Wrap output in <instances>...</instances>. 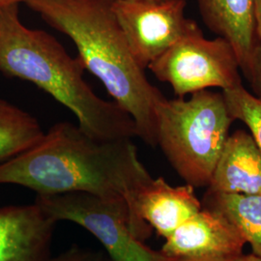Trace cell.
I'll return each mask as SVG.
<instances>
[{"label":"cell","instance_id":"obj_10","mask_svg":"<svg viewBox=\"0 0 261 261\" xmlns=\"http://www.w3.org/2000/svg\"><path fill=\"white\" fill-rule=\"evenodd\" d=\"M56 224L35 203L0 206V261H47Z\"/></svg>","mask_w":261,"mask_h":261},{"label":"cell","instance_id":"obj_2","mask_svg":"<svg viewBox=\"0 0 261 261\" xmlns=\"http://www.w3.org/2000/svg\"><path fill=\"white\" fill-rule=\"evenodd\" d=\"M113 0H23L48 25L75 43L84 69L136 124L138 137L156 146L155 108L164 98L130 54L112 10Z\"/></svg>","mask_w":261,"mask_h":261},{"label":"cell","instance_id":"obj_9","mask_svg":"<svg viewBox=\"0 0 261 261\" xmlns=\"http://www.w3.org/2000/svg\"><path fill=\"white\" fill-rule=\"evenodd\" d=\"M246 244L225 216L202 207L166 238L161 252L172 258L236 257Z\"/></svg>","mask_w":261,"mask_h":261},{"label":"cell","instance_id":"obj_17","mask_svg":"<svg viewBox=\"0 0 261 261\" xmlns=\"http://www.w3.org/2000/svg\"><path fill=\"white\" fill-rule=\"evenodd\" d=\"M47 261H111V259L103 252L73 246L56 257L47 258Z\"/></svg>","mask_w":261,"mask_h":261},{"label":"cell","instance_id":"obj_13","mask_svg":"<svg viewBox=\"0 0 261 261\" xmlns=\"http://www.w3.org/2000/svg\"><path fill=\"white\" fill-rule=\"evenodd\" d=\"M204 207L225 216L252 247V253L261 257V196L215 193L207 190Z\"/></svg>","mask_w":261,"mask_h":261},{"label":"cell","instance_id":"obj_7","mask_svg":"<svg viewBox=\"0 0 261 261\" xmlns=\"http://www.w3.org/2000/svg\"><path fill=\"white\" fill-rule=\"evenodd\" d=\"M186 0H113V13L140 68L145 70L180 39L201 30L186 17Z\"/></svg>","mask_w":261,"mask_h":261},{"label":"cell","instance_id":"obj_16","mask_svg":"<svg viewBox=\"0 0 261 261\" xmlns=\"http://www.w3.org/2000/svg\"><path fill=\"white\" fill-rule=\"evenodd\" d=\"M252 88V94L261 101V44L255 46L247 69L243 72Z\"/></svg>","mask_w":261,"mask_h":261},{"label":"cell","instance_id":"obj_6","mask_svg":"<svg viewBox=\"0 0 261 261\" xmlns=\"http://www.w3.org/2000/svg\"><path fill=\"white\" fill-rule=\"evenodd\" d=\"M148 69L159 81L169 84L178 98L209 88L226 91L242 85L231 44L222 37L206 39L202 30L180 39Z\"/></svg>","mask_w":261,"mask_h":261},{"label":"cell","instance_id":"obj_14","mask_svg":"<svg viewBox=\"0 0 261 261\" xmlns=\"http://www.w3.org/2000/svg\"><path fill=\"white\" fill-rule=\"evenodd\" d=\"M44 135L35 117L0 99V165L31 148Z\"/></svg>","mask_w":261,"mask_h":261},{"label":"cell","instance_id":"obj_22","mask_svg":"<svg viewBox=\"0 0 261 261\" xmlns=\"http://www.w3.org/2000/svg\"><path fill=\"white\" fill-rule=\"evenodd\" d=\"M152 1H166V0H152Z\"/></svg>","mask_w":261,"mask_h":261},{"label":"cell","instance_id":"obj_8","mask_svg":"<svg viewBox=\"0 0 261 261\" xmlns=\"http://www.w3.org/2000/svg\"><path fill=\"white\" fill-rule=\"evenodd\" d=\"M201 202L191 185L173 187L164 178H150L136 192L132 202L134 233L144 241L152 229L165 239L180 224L199 212Z\"/></svg>","mask_w":261,"mask_h":261},{"label":"cell","instance_id":"obj_15","mask_svg":"<svg viewBox=\"0 0 261 261\" xmlns=\"http://www.w3.org/2000/svg\"><path fill=\"white\" fill-rule=\"evenodd\" d=\"M234 120L243 122L252 134L261 151V101L240 85L222 91Z\"/></svg>","mask_w":261,"mask_h":261},{"label":"cell","instance_id":"obj_19","mask_svg":"<svg viewBox=\"0 0 261 261\" xmlns=\"http://www.w3.org/2000/svg\"><path fill=\"white\" fill-rule=\"evenodd\" d=\"M240 256H236V257H213V258H172V261H238Z\"/></svg>","mask_w":261,"mask_h":261},{"label":"cell","instance_id":"obj_5","mask_svg":"<svg viewBox=\"0 0 261 261\" xmlns=\"http://www.w3.org/2000/svg\"><path fill=\"white\" fill-rule=\"evenodd\" d=\"M34 203L56 223L72 222L93 234L111 261H172V257L150 249L134 235L125 200L75 192L37 195Z\"/></svg>","mask_w":261,"mask_h":261},{"label":"cell","instance_id":"obj_1","mask_svg":"<svg viewBox=\"0 0 261 261\" xmlns=\"http://www.w3.org/2000/svg\"><path fill=\"white\" fill-rule=\"evenodd\" d=\"M151 177L130 139L99 140L67 121L0 165V185L25 187L37 195L82 192L125 200L132 231L133 197Z\"/></svg>","mask_w":261,"mask_h":261},{"label":"cell","instance_id":"obj_12","mask_svg":"<svg viewBox=\"0 0 261 261\" xmlns=\"http://www.w3.org/2000/svg\"><path fill=\"white\" fill-rule=\"evenodd\" d=\"M207 28L228 41L244 72L257 45L252 0H196Z\"/></svg>","mask_w":261,"mask_h":261},{"label":"cell","instance_id":"obj_11","mask_svg":"<svg viewBox=\"0 0 261 261\" xmlns=\"http://www.w3.org/2000/svg\"><path fill=\"white\" fill-rule=\"evenodd\" d=\"M208 191L261 196V151L250 132L237 130L228 136Z\"/></svg>","mask_w":261,"mask_h":261},{"label":"cell","instance_id":"obj_3","mask_svg":"<svg viewBox=\"0 0 261 261\" xmlns=\"http://www.w3.org/2000/svg\"><path fill=\"white\" fill-rule=\"evenodd\" d=\"M79 57L44 30L27 28L19 4L0 8V72L37 85L73 112L79 127L99 140L138 137L130 115L94 93Z\"/></svg>","mask_w":261,"mask_h":261},{"label":"cell","instance_id":"obj_4","mask_svg":"<svg viewBox=\"0 0 261 261\" xmlns=\"http://www.w3.org/2000/svg\"><path fill=\"white\" fill-rule=\"evenodd\" d=\"M156 143L186 184L208 187L234 121L223 92L162 98L155 108Z\"/></svg>","mask_w":261,"mask_h":261},{"label":"cell","instance_id":"obj_20","mask_svg":"<svg viewBox=\"0 0 261 261\" xmlns=\"http://www.w3.org/2000/svg\"><path fill=\"white\" fill-rule=\"evenodd\" d=\"M238 261H261V257L251 253V254H242L240 257H239V260Z\"/></svg>","mask_w":261,"mask_h":261},{"label":"cell","instance_id":"obj_21","mask_svg":"<svg viewBox=\"0 0 261 261\" xmlns=\"http://www.w3.org/2000/svg\"><path fill=\"white\" fill-rule=\"evenodd\" d=\"M23 0H0V8L10 6V5H14V4H19Z\"/></svg>","mask_w":261,"mask_h":261},{"label":"cell","instance_id":"obj_18","mask_svg":"<svg viewBox=\"0 0 261 261\" xmlns=\"http://www.w3.org/2000/svg\"><path fill=\"white\" fill-rule=\"evenodd\" d=\"M255 36L257 43L261 44V0H252Z\"/></svg>","mask_w":261,"mask_h":261}]
</instances>
